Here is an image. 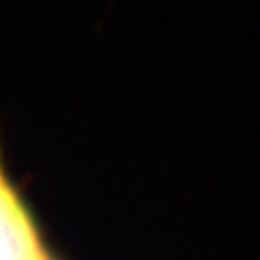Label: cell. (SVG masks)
<instances>
[{"label": "cell", "instance_id": "obj_1", "mask_svg": "<svg viewBox=\"0 0 260 260\" xmlns=\"http://www.w3.org/2000/svg\"><path fill=\"white\" fill-rule=\"evenodd\" d=\"M0 260H48L18 193L0 169Z\"/></svg>", "mask_w": 260, "mask_h": 260}]
</instances>
